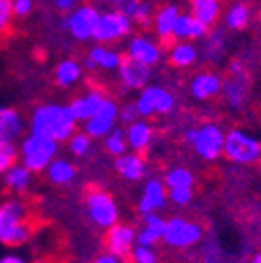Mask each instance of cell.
<instances>
[{
	"instance_id": "2",
	"label": "cell",
	"mask_w": 261,
	"mask_h": 263,
	"mask_svg": "<svg viewBox=\"0 0 261 263\" xmlns=\"http://www.w3.org/2000/svg\"><path fill=\"white\" fill-rule=\"evenodd\" d=\"M31 232H34V226L29 221L25 203L5 201L0 205V242L7 247H17L23 245Z\"/></svg>"
},
{
	"instance_id": "11",
	"label": "cell",
	"mask_w": 261,
	"mask_h": 263,
	"mask_svg": "<svg viewBox=\"0 0 261 263\" xmlns=\"http://www.w3.org/2000/svg\"><path fill=\"white\" fill-rule=\"evenodd\" d=\"M192 148L201 159L215 161L223 151V129L217 123H205L197 127V138L192 142Z\"/></svg>"
},
{
	"instance_id": "32",
	"label": "cell",
	"mask_w": 261,
	"mask_h": 263,
	"mask_svg": "<svg viewBox=\"0 0 261 263\" xmlns=\"http://www.w3.org/2000/svg\"><path fill=\"white\" fill-rule=\"evenodd\" d=\"M105 148H107V153H111V155H115V157H119V155H123L125 153V148H127V140H125V134L121 129H111L109 134L105 136Z\"/></svg>"
},
{
	"instance_id": "27",
	"label": "cell",
	"mask_w": 261,
	"mask_h": 263,
	"mask_svg": "<svg viewBox=\"0 0 261 263\" xmlns=\"http://www.w3.org/2000/svg\"><path fill=\"white\" fill-rule=\"evenodd\" d=\"M92 59V63L96 65V69H107V71H113L119 67V63H121V54L113 48H107L103 44L99 46H92L90 52L86 54Z\"/></svg>"
},
{
	"instance_id": "5",
	"label": "cell",
	"mask_w": 261,
	"mask_h": 263,
	"mask_svg": "<svg viewBox=\"0 0 261 263\" xmlns=\"http://www.w3.org/2000/svg\"><path fill=\"white\" fill-rule=\"evenodd\" d=\"M251 82L249 73L245 71L240 61H230L228 65V73L221 80V92H223V101L230 109H243L247 98H249Z\"/></svg>"
},
{
	"instance_id": "38",
	"label": "cell",
	"mask_w": 261,
	"mask_h": 263,
	"mask_svg": "<svg viewBox=\"0 0 261 263\" xmlns=\"http://www.w3.org/2000/svg\"><path fill=\"white\" fill-rule=\"evenodd\" d=\"M151 19H153V7L148 3H144V0H140V5L136 7V11L132 15V21H136L142 27H146L151 23Z\"/></svg>"
},
{
	"instance_id": "23",
	"label": "cell",
	"mask_w": 261,
	"mask_h": 263,
	"mask_svg": "<svg viewBox=\"0 0 261 263\" xmlns=\"http://www.w3.org/2000/svg\"><path fill=\"white\" fill-rule=\"evenodd\" d=\"M115 170L119 172L121 178H125L129 182H138V180L144 178L146 165H144V159L138 153H132V155H125L123 153L115 161Z\"/></svg>"
},
{
	"instance_id": "17",
	"label": "cell",
	"mask_w": 261,
	"mask_h": 263,
	"mask_svg": "<svg viewBox=\"0 0 261 263\" xmlns=\"http://www.w3.org/2000/svg\"><path fill=\"white\" fill-rule=\"evenodd\" d=\"M127 57L153 67L161 61V46L148 36H134L127 42Z\"/></svg>"
},
{
	"instance_id": "14",
	"label": "cell",
	"mask_w": 261,
	"mask_h": 263,
	"mask_svg": "<svg viewBox=\"0 0 261 263\" xmlns=\"http://www.w3.org/2000/svg\"><path fill=\"white\" fill-rule=\"evenodd\" d=\"M105 101H107V94H105L103 90L90 88L88 92H84V94H80L78 98H73V101H71L67 107L71 109V113H73V117H76L78 121H86V119H90L96 111L103 107Z\"/></svg>"
},
{
	"instance_id": "41",
	"label": "cell",
	"mask_w": 261,
	"mask_h": 263,
	"mask_svg": "<svg viewBox=\"0 0 261 263\" xmlns=\"http://www.w3.org/2000/svg\"><path fill=\"white\" fill-rule=\"evenodd\" d=\"M209 34V27L205 23H201L199 19H190V25H188V40H203L205 36Z\"/></svg>"
},
{
	"instance_id": "26",
	"label": "cell",
	"mask_w": 261,
	"mask_h": 263,
	"mask_svg": "<svg viewBox=\"0 0 261 263\" xmlns=\"http://www.w3.org/2000/svg\"><path fill=\"white\" fill-rule=\"evenodd\" d=\"M163 226H165V221H163L157 213H146L144 215V226L136 234L138 245H144V247L157 245L161 240V236H163Z\"/></svg>"
},
{
	"instance_id": "28",
	"label": "cell",
	"mask_w": 261,
	"mask_h": 263,
	"mask_svg": "<svg viewBox=\"0 0 261 263\" xmlns=\"http://www.w3.org/2000/svg\"><path fill=\"white\" fill-rule=\"evenodd\" d=\"M249 21H251V9L245 3H234L230 9L226 11V15H223V25L228 29H232V31L247 29Z\"/></svg>"
},
{
	"instance_id": "4",
	"label": "cell",
	"mask_w": 261,
	"mask_h": 263,
	"mask_svg": "<svg viewBox=\"0 0 261 263\" xmlns=\"http://www.w3.org/2000/svg\"><path fill=\"white\" fill-rule=\"evenodd\" d=\"M57 140L40 134H29L21 142V157H23V165L29 172H42L48 167V163L57 155Z\"/></svg>"
},
{
	"instance_id": "8",
	"label": "cell",
	"mask_w": 261,
	"mask_h": 263,
	"mask_svg": "<svg viewBox=\"0 0 261 263\" xmlns=\"http://www.w3.org/2000/svg\"><path fill=\"white\" fill-rule=\"evenodd\" d=\"M203 238V228L194 221L182 219V217H172L163 226V236L161 240L172 249H188L199 245Z\"/></svg>"
},
{
	"instance_id": "46",
	"label": "cell",
	"mask_w": 261,
	"mask_h": 263,
	"mask_svg": "<svg viewBox=\"0 0 261 263\" xmlns=\"http://www.w3.org/2000/svg\"><path fill=\"white\" fill-rule=\"evenodd\" d=\"M94 263H123L121 261V257H117V255H113V253H103V255H99L94 259Z\"/></svg>"
},
{
	"instance_id": "12",
	"label": "cell",
	"mask_w": 261,
	"mask_h": 263,
	"mask_svg": "<svg viewBox=\"0 0 261 263\" xmlns=\"http://www.w3.org/2000/svg\"><path fill=\"white\" fill-rule=\"evenodd\" d=\"M119 119V107L113 98H107L103 107L96 111L90 119L84 121V132L90 138H105L115 127V121Z\"/></svg>"
},
{
	"instance_id": "31",
	"label": "cell",
	"mask_w": 261,
	"mask_h": 263,
	"mask_svg": "<svg viewBox=\"0 0 261 263\" xmlns=\"http://www.w3.org/2000/svg\"><path fill=\"white\" fill-rule=\"evenodd\" d=\"M163 184L167 186V190L170 188H184V186H190L192 188L194 176L186 167H174V170H170L165 174V178H163Z\"/></svg>"
},
{
	"instance_id": "39",
	"label": "cell",
	"mask_w": 261,
	"mask_h": 263,
	"mask_svg": "<svg viewBox=\"0 0 261 263\" xmlns=\"http://www.w3.org/2000/svg\"><path fill=\"white\" fill-rule=\"evenodd\" d=\"M132 263H157V255H155V251L151 247L138 245L132 251Z\"/></svg>"
},
{
	"instance_id": "30",
	"label": "cell",
	"mask_w": 261,
	"mask_h": 263,
	"mask_svg": "<svg viewBox=\"0 0 261 263\" xmlns=\"http://www.w3.org/2000/svg\"><path fill=\"white\" fill-rule=\"evenodd\" d=\"M29 170L25 165H11L7 172H5V184L15 190V192H23L27 186H29Z\"/></svg>"
},
{
	"instance_id": "18",
	"label": "cell",
	"mask_w": 261,
	"mask_h": 263,
	"mask_svg": "<svg viewBox=\"0 0 261 263\" xmlns=\"http://www.w3.org/2000/svg\"><path fill=\"white\" fill-rule=\"evenodd\" d=\"M180 15V9L178 5H163L157 13H153V19H151V25H153V31L157 34V38H161L163 42H167L170 38H174V23Z\"/></svg>"
},
{
	"instance_id": "48",
	"label": "cell",
	"mask_w": 261,
	"mask_h": 263,
	"mask_svg": "<svg viewBox=\"0 0 261 263\" xmlns=\"http://www.w3.org/2000/svg\"><path fill=\"white\" fill-rule=\"evenodd\" d=\"M194 138H197V129H194V127H192V129H188V132H186V134H184V140H186V142H188L190 146H192Z\"/></svg>"
},
{
	"instance_id": "22",
	"label": "cell",
	"mask_w": 261,
	"mask_h": 263,
	"mask_svg": "<svg viewBox=\"0 0 261 263\" xmlns=\"http://www.w3.org/2000/svg\"><path fill=\"white\" fill-rule=\"evenodd\" d=\"M125 140H127V146L134 148L136 153H142L148 148L151 140H153V127L148 121H144L142 117L132 121L125 129Z\"/></svg>"
},
{
	"instance_id": "24",
	"label": "cell",
	"mask_w": 261,
	"mask_h": 263,
	"mask_svg": "<svg viewBox=\"0 0 261 263\" xmlns=\"http://www.w3.org/2000/svg\"><path fill=\"white\" fill-rule=\"evenodd\" d=\"M219 13H221L219 0H192L190 3V15L194 19H199L201 23H205L209 29L217 23Z\"/></svg>"
},
{
	"instance_id": "3",
	"label": "cell",
	"mask_w": 261,
	"mask_h": 263,
	"mask_svg": "<svg viewBox=\"0 0 261 263\" xmlns=\"http://www.w3.org/2000/svg\"><path fill=\"white\" fill-rule=\"evenodd\" d=\"M232 163L238 165H251L261 159V142L257 138H253L251 134H247L245 129L236 127L230 129L223 136V151H221Z\"/></svg>"
},
{
	"instance_id": "9",
	"label": "cell",
	"mask_w": 261,
	"mask_h": 263,
	"mask_svg": "<svg viewBox=\"0 0 261 263\" xmlns=\"http://www.w3.org/2000/svg\"><path fill=\"white\" fill-rule=\"evenodd\" d=\"M136 109H138V115L140 117H151L155 113L159 115H165L174 109L176 101H174V94L161 86H144L138 101L134 103Z\"/></svg>"
},
{
	"instance_id": "20",
	"label": "cell",
	"mask_w": 261,
	"mask_h": 263,
	"mask_svg": "<svg viewBox=\"0 0 261 263\" xmlns=\"http://www.w3.org/2000/svg\"><path fill=\"white\" fill-rule=\"evenodd\" d=\"M23 129L21 115L11 107H0V146L13 144L15 138H19Z\"/></svg>"
},
{
	"instance_id": "19",
	"label": "cell",
	"mask_w": 261,
	"mask_h": 263,
	"mask_svg": "<svg viewBox=\"0 0 261 263\" xmlns=\"http://www.w3.org/2000/svg\"><path fill=\"white\" fill-rule=\"evenodd\" d=\"M167 201V192H165V184L161 180H148L142 192V199L138 203V211L142 215L146 213H155L157 209H163Z\"/></svg>"
},
{
	"instance_id": "21",
	"label": "cell",
	"mask_w": 261,
	"mask_h": 263,
	"mask_svg": "<svg viewBox=\"0 0 261 263\" xmlns=\"http://www.w3.org/2000/svg\"><path fill=\"white\" fill-rule=\"evenodd\" d=\"M197 59H199V50L192 44V40L190 42L188 40H178L167 50V63L172 65V67H178V69L192 67V65L197 63Z\"/></svg>"
},
{
	"instance_id": "36",
	"label": "cell",
	"mask_w": 261,
	"mask_h": 263,
	"mask_svg": "<svg viewBox=\"0 0 261 263\" xmlns=\"http://www.w3.org/2000/svg\"><path fill=\"white\" fill-rule=\"evenodd\" d=\"M15 161H17V148L13 144L0 146V174H5L11 165H15Z\"/></svg>"
},
{
	"instance_id": "1",
	"label": "cell",
	"mask_w": 261,
	"mask_h": 263,
	"mask_svg": "<svg viewBox=\"0 0 261 263\" xmlns=\"http://www.w3.org/2000/svg\"><path fill=\"white\" fill-rule=\"evenodd\" d=\"M76 123L78 119L73 117L71 109L63 105H40L34 109L29 119L31 134L48 136L57 142L69 140L76 132Z\"/></svg>"
},
{
	"instance_id": "10",
	"label": "cell",
	"mask_w": 261,
	"mask_h": 263,
	"mask_svg": "<svg viewBox=\"0 0 261 263\" xmlns=\"http://www.w3.org/2000/svg\"><path fill=\"white\" fill-rule=\"evenodd\" d=\"M99 17H101V11L96 7H92V5L76 7L73 13H69L67 19H65V29H67L69 34L80 42L92 40V34H94V27H96Z\"/></svg>"
},
{
	"instance_id": "34",
	"label": "cell",
	"mask_w": 261,
	"mask_h": 263,
	"mask_svg": "<svg viewBox=\"0 0 261 263\" xmlns=\"http://www.w3.org/2000/svg\"><path fill=\"white\" fill-rule=\"evenodd\" d=\"M221 50H223V36L219 34V31H213V34L209 36V40H207V44H205V57H209L211 61H217L221 57Z\"/></svg>"
},
{
	"instance_id": "43",
	"label": "cell",
	"mask_w": 261,
	"mask_h": 263,
	"mask_svg": "<svg viewBox=\"0 0 261 263\" xmlns=\"http://www.w3.org/2000/svg\"><path fill=\"white\" fill-rule=\"evenodd\" d=\"M119 119L125 123V125H129L132 121H136V119H140V115H138V109H136V105L134 103H125L121 109H119Z\"/></svg>"
},
{
	"instance_id": "25",
	"label": "cell",
	"mask_w": 261,
	"mask_h": 263,
	"mask_svg": "<svg viewBox=\"0 0 261 263\" xmlns=\"http://www.w3.org/2000/svg\"><path fill=\"white\" fill-rule=\"evenodd\" d=\"M82 80V65L76 59H65L54 69V82L61 88H71Z\"/></svg>"
},
{
	"instance_id": "44",
	"label": "cell",
	"mask_w": 261,
	"mask_h": 263,
	"mask_svg": "<svg viewBox=\"0 0 261 263\" xmlns=\"http://www.w3.org/2000/svg\"><path fill=\"white\" fill-rule=\"evenodd\" d=\"M201 263H221V249L217 247V242H209L205 247Z\"/></svg>"
},
{
	"instance_id": "29",
	"label": "cell",
	"mask_w": 261,
	"mask_h": 263,
	"mask_svg": "<svg viewBox=\"0 0 261 263\" xmlns=\"http://www.w3.org/2000/svg\"><path fill=\"white\" fill-rule=\"evenodd\" d=\"M76 178V167L65 159H52L48 163V180L57 186L71 184Z\"/></svg>"
},
{
	"instance_id": "6",
	"label": "cell",
	"mask_w": 261,
	"mask_h": 263,
	"mask_svg": "<svg viewBox=\"0 0 261 263\" xmlns=\"http://www.w3.org/2000/svg\"><path fill=\"white\" fill-rule=\"evenodd\" d=\"M84 203H86V213L99 228H111L113 223H117L119 209H117L115 199L107 190H101L96 186L88 188Z\"/></svg>"
},
{
	"instance_id": "33",
	"label": "cell",
	"mask_w": 261,
	"mask_h": 263,
	"mask_svg": "<svg viewBox=\"0 0 261 263\" xmlns=\"http://www.w3.org/2000/svg\"><path fill=\"white\" fill-rule=\"evenodd\" d=\"M69 142V151H71V155H76V157H84L88 151H90V136L86 134V132H82V134H71V138L67 140Z\"/></svg>"
},
{
	"instance_id": "7",
	"label": "cell",
	"mask_w": 261,
	"mask_h": 263,
	"mask_svg": "<svg viewBox=\"0 0 261 263\" xmlns=\"http://www.w3.org/2000/svg\"><path fill=\"white\" fill-rule=\"evenodd\" d=\"M132 29V19L119 9H111L107 13H101L99 21H96L92 40L96 44H113L121 38H125Z\"/></svg>"
},
{
	"instance_id": "45",
	"label": "cell",
	"mask_w": 261,
	"mask_h": 263,
	"mask_svg": "<svg viewBox=\"0 0 261 263\" xmlns=\"http://www.w3.org/2000/svg\"><path fill=\"white\" fill-rule=\"evenodd\" d=\"M52 3H54V7H57L59 11L69 13V11L76 9V3H78V0H52Z\"/></svg>"
},
{
	"instance_id": "49",
	"label": "cell",
	"mask_w": 261,
	"mask_h": 263,
	"mask_svg": "<svg viewBox=\"0 0 261 263\" xmlns=\"http://www.w3.org/2000/svg\"><path fill=\"white\" fill-rule=\"evenodd\" d=\"M251 263H261V253H257V255L251 259Z\"/></svg>"
},
{
	"instance_id": "13",
	"label": "cell",
	"mask_w": 261,
	"mask_h": 263,
	"mask_svg": "<svg viewBox=\"0 0 261 263\" xmlns=\"http://www.w3.org/2000/svg\"><path fill=\"white\" fill-rule=\"evenodd\" d=\"M119 80L123 84L125 90H142L144 86H148V80L153 78V67L151 65H144L132 57H121L119 63Z\"/></svg>"
},
{
	"instance_id": "35",
	"label": "cell",
	"mask_w": 261,
	"mask_h": 263,
	"mask_svg": "<svg viewBox=\"0 0 261 263\" xmlns=\"http://www.w3.org/2000/svg\"><path fill=\"white\" fill-rule=\"evenodd\" d=\"M13 0H0V36H5L13 25Z\"/></svg>"
},
{
	"instance_id": "42",
	"label": "cell",
	"mask_w": 261,
	"mask_h": 263,
	"mask_svg": "<svg viewBox=\"0 0 261 263\" xmlns=\"http://www.w3.org/2000/svg\"><path fill=\"white\" fill-rule=\"evenodd\" d=\"M34 13V0H13V15L23 19Z\"/></svg>"
},
{
	"instance_id": "47",
	"label": "cell",
	"mask_w": 261,
	"mask_h": 263,
	"mask_svg": "<svg viewBox=\"0 0 261 263\" xmlns=\"http://www.w3.org/2000/svg\"><path fill=\"white\" fill-rule=\"evenodd\" d=\"M0 263H27V261L15 255H7V257H0Z\"/></svg>"
},
{
	"instance_id": "40",
	"label": "cell",
	"mask_w": 261,
	"mask_h": 263,
	"mask_svg": "<svg viewBox=\"0 0 261 263\" xmlns=\"http://www.w3.org/2000/svg\"><path fill=\"white\" fill-rule=\"evenodd\" d=\"M167 199H172L176 205H188L192 199V188L184 186V188H170Z\"/></svg>"
},
{
	"instance_id": "16",
	"label": "cell",
	"mask_w": 261,
	"mask_h": 263,
	"mask_svg": "<svg viewBox=\"0 0 261 263\" xmlns=\"http://www.w3.org/2000/svg\"><path fill=\"white\" fill-rule=\"evenodd\" d=\"M221 92V76L217 71H199L190 80V94L197 101H211Z\"/></svg>"
},
{
	"instance_id": "15",
	"label": "cell",
	"mask_w": 261,
	"mask_h": 263,
	"mask_svg": "<svg viewBox=\"0 0 261 263\" xmlns=\"http://www.w3.org/2000/svg\"><path fill=\"white\" fill-rule=\"evenodd\" d=\"M136 240V232L132 226L127 223H113L109 228V232L105 236V247L109 253L117 255V257H125L129 253V249H132Z\"/></svg>"
},
{
	"instance_id": "37",
	"label": "cell",
	"mask_w": 261,
	"mask_h": 263,
	"mask_svg": "<svg viewBox=\"0 0 261 263\" xmlns=\"http://www.w3.org/2000/svg\"><path fill=\"white\" fill-rule=\"evenodd\" d=\"M190 19L192 15L190 13H180L176 23H174V38L176 40H188V25H190Z\"/></svg>"
}]
</instances>
